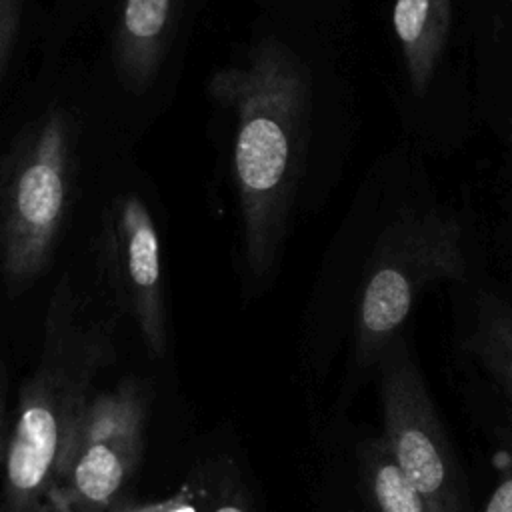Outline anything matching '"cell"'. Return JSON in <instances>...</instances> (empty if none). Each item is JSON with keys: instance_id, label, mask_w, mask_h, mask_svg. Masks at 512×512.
I'll list each match as a JSON object with an SVG mask.
<instances>
[{"instance_id": "6da1fadb", "label": "cell", "mask_w": 512, "mask_h": 512, "mask_svg": "<svg viewBox=\"0 0 512 512\" xmlns=\"http://www.w3.org/2000/svg\"><path fill=\"white\" fill-rule=\"evenodd\" d=\"M216 128H224L230 170L256 238L280 230L304 176L316 112L314 70L272 24H256L206 80Z\"/></svg>"}, {"instance_id": "7a4b0ae2", "label": "cell", "mask_w": 512, "mask_h": 512, "mask_svg": "<svg viewBox=\"0 0 512 512\" xmlns=\"http://www.w3.org/2000/svg\"><path fill=\"white\" fill-rule=\"evenodd\" d=\"M212 0H50L36 58L76 70L136 144L170 110Z\"/></svg>"}, {"instance_id": "3957f363", "label": "cell", "mask_w": 512, "mask_h": 512, "mask_svg": "<svg viewBox=\"0 0 512 512\" xmlns=\"http://www.w3.org/2000/svg\"><path fill=\"white\" fill-rule=\"evenodd\" d=\"M468 272L464 228L446 208H404L378 234L356 312V360L376 366L416 308L438 282H462Z\"/></svg>"}, {"instance_id": "277c9868", "label": "cell", "mask_w": 512, "mask_h": 512, "mask_svg": "<svg viewBox=\"0 0 512 512\" xmlns=\"http://www.w3.org/2000/svg\"><path fill=\"white\" fill-rule=\"evenodd\" d=\"M382 438L432 512H472L470 488L408 340L398 334L376 362Z\"/></svg>"}, {"instance_id": "5b68a950", "label": "cell", "mask_w": 512, "mask_h": 512, "mask_svg": "<svg viewBox=\"0 0 512 512\" xmlns=\"http://www.w3.org/2000/svg\"><path fill=\"white\" fill-rule=\"evenodd\" d=\"M452 26V0H394L392 28L410 90L424 96L436 76Z\"/></svg>"}, {"instance_id": "8992f818", "label": "cell", "mask_w": 512, "mask_h": 512, "mask_svg": "<svg viewBox=\"0 0 512 512\" xmlns=\"http://www.w3.org/2000/svg\"><path fill=\"white\" fill-rule=\"evenodd\" d=\"M464 344L512 400V304L494 292H480Z\"/></svg>"}, {"instance_id": "52a82bcc", "label": "cell", "mask_w": 512, "mask_h": 512, "mask_svg": "<svg viewBox=\"0 0 512 512\" xmlns=\"http://www.w3.org/2000/svg\"><path fill=\"white\" fill-rule=\"evenodd\" d=\"M42 0H0V106L26 78V64L38 48Z\"/></svg>"}, {"instance_id": "ba28073f", "label": "cell", "mask_w": 512, "mask_h": 512, "mask_svg": "<svg viewBox=\"0 0 512 512\" xmlns=\"http://www.w3.org/2000/svg\"><path fill=\"white\" fill-rule=\"evenodd\" d=\"M56 452V418L36 404L22 412L8 454V480L18 492L34 490L46 476Z\"/></svg>"}, {"instance_id": "9c48e42d", "label": "cell", "mask_w": 512, "mask_h": 512, "mask_svg": "<svg viewBox=\"0 0 512 512\" xmlns=\"http://www.w3.org/2000/svg\"><path fill=\"white\" fill-rule=\"evenodd\" d=\"M360 472L366 494L376 512H432L420 492L404 478L382 436L360 448Z\"/></svg>"}, {"instance_id": "30bf717a", "label": "cell", "mask_w": 512, "mask_h": 512, "mask_svg": "<svg viewBox=\"0 0 512 512\" xmlns=\"http://www.w3.org/2000/svg\"><path fill=\"white\" fill-rule=\"evenodd\" d=\"M74 480L86 498L94 502L108 500L122 482L118 454L106 444H92L80 458Z\"/></svg>"}, {"instance_id": "8fae6325", "label": "cell", "mask_w": 512, "mask_h": 512, "mask_svg": "<svg viewBox=\"0 0 512 512\" xmlns=\"http://www.w3.org/2000/svg\"><path fill=\"white\" fill-rule=\"evenodd\" d=\"M500 444L492 456L498 482L486 502L484 512H512V418L498 430Z\"/></svg>"}, {"instance_id": "7c38bea8", "label": "cell", "mask_w": 512, "mask_h": 512, "mask_svg": "<svg viewBox=\"0 0 512 512\" xmlns=\"http://www.w3.org/2000/svg\"><path fill=\"white\" fill-rule=\"evenodd\" d=\"M216 512H242V510L236 508V506H222V508H218Z\"/></svg>"}]
</instances>
